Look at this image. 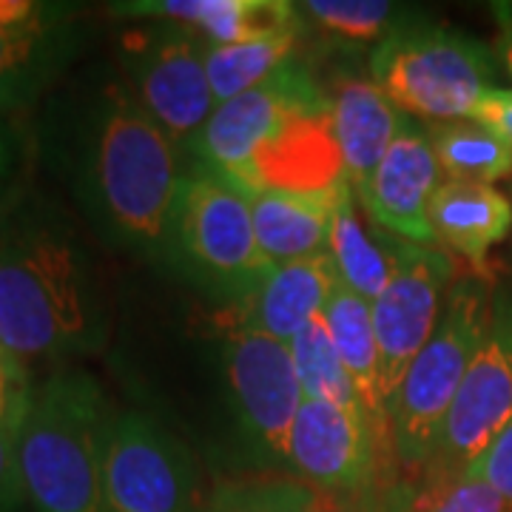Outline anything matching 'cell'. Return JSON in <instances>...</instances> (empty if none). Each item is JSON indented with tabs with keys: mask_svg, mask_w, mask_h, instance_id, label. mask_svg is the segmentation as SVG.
<instances>
[{
	"mask_svg": "<svg viewBox=\"0 0 512 512\" xmlns=\"http://www.w3.org/2000/svg\"><path fill=\"white\" fill-rule=\"evenodd\" d=\"M40 148L94 234L171 271L185 174L177 143L131 94L120 69L94 66L49 100Z\"/></svg>",
	"mask_w": 512,
	"mask_h": 512,
	"instance_id": "1",
	"label": "cell"
},
{
	"mask_svg": "<svg viewBox=\"0 0 512 512\" xmlns=\"http://www.w3.org/2000/svg\"><path fill=\"white\" fill-rule=\"evenodd\" d=\"M109 339V305L86 242L43 200L0 208V350L26 362L94 356Z\"/></svg>",
	"mask_w": 512,
	"mask_h": 512,
	"instance_id": "2",
	"label": "cell"
},
{
	"mask_svg": "<svg viewBox=\"0 0 512 512\" xmlns=\"http://www.w3.org/2000/svg\"><path fill=\"white\" fill-rule=\"evenodd\" d=\"M111 407L86 370H57L29 390L20 424V473L37 512H109L106 439Z\"/></svg>",
	"mask_w": 512,
	"mask_h": 512,
	"instance_id": "3",
	"label": "cell"
},
{
	"mask_svg": "<svg viewBox=\"0 0 512 512\" xmlns=\"http://www.w3.org/2000/svg\"><path fill=\"white\" fill-rule=\"evenodd\" d=\"M493 313L484 276L470 274L453 282L439 328L407 367L396 396L387 404L393 453L407 470H419L421 476L430 470L444 419L487 339Z\"/></svg>",
	"mask_w": 512,
	"mask_h": 512,
	"instance_id": "4",
	"label": "cell"
},
{
	"mask_svg": "<svg viewBox=\"0 0 512 512\" xmlns=\"http://www.w3.org/2000/svg\"><path fill=\"white\" fill-rule=\"evenodd\" d=\"M370 74L396 109L430 126L470 120L481 97L498 89L493 49L436 26H410L384 37L370 55Z\"/></svg>",
	"mask_w": 512,
	"mask_h": 512,
	"instance_id": "5",
	"label": "cell"
},
{
	"mask_svg": "<svg viewBox=\"0 0 512 512\" xmlns=\"http://www.w3.org/2000/svg\"><path fill=\"white\" fill-rule=\"evenodd\" d=\"M274 268L256 242L245 194L202 165L188 171L174 217L171 271L239 308Z\"/></svg>",
	"mask_w": 512,
	"mask_h": 512,
	"instance_id": "6",
	"label": "cell"
},
{
	"mask_svg": "<svg viewBox=\"0 0 512 512\" xmlns=\"http://www.w3.org/2000/svg\"><path fill=\"white\" fill-rule=\"evenodd\" d=\"M208 40L174 23H148L117 40V69L137 103L183 151L217 111L208 80Z\"/></svg>",
	"mask_w": 512,
	"mask_h": 512,
	"instance_id": "7",
	"label": "cell"
},
{
	"mask_svg": "<svg viewBox=\"0 0 512 512\" xmlns=\"http://www.w3.org/2000/svg\"><path fill=\"white\" fill-rule=\"evenodd\" d=\"M222 370L245 444L268 467L288 470L293 419L305 402L291 345L237 325L225 333Z\"/></svg>",
	"mask_w": 512,
	"mask_h": 512,
	"instance_id": "8",
	"label": "cell"
},
{
	"mask_svg": "<svg viewBox=\"0 0 512 512\" xmlns=\"http://www.w3.org/2000/svg\"><path fill=\"white\" fill-rule=\"evenodd\" d=\"M103 473L109 512H202L205 507L191 453L146 413L111 416Z\"/></svg>",
	"mask_w": 512,
	"mask_h": 512,
	"instance_id": "9",
	"label": "cell"
},
{
	"mask_svg": "<svg viewBox=\"0 0 512 512\" xmlns=\"http://www.w3.org/2000/svg\"><path fill=\"white\" fill-rule=\"evenodd\" d=\"M86 12L63 0H0V117L32 109L83 55Z\"/></svg>",
	"mask_w": 512,
	"mask_h": 512,
	"instance_id": "10",
	"label": "cell"
},
{
	"mask_svg": "<svg viewBox=\"0 0 512 512\" xmlns=\"http://www.w3.org/2000/svg\"><path fill=\"white\" fill-rule=\"evenodd\" d=\"M453 282L456 265L450 254L399 239L393 276L370 302L384 404L396 396L407 367L439 328Z\"/></svg>",
	"mask_w": 512,
	"mask_h": 512,
	"instance_id": "11",
	"label": "cell"
},
{
	"mask_svg": "<svg viewBox=\"0 0 512 512\" xmlns=\"http://www.w3.org/2000/svg\"><path fill=\"white\" fill-rule=\"evenodd\" d=\"M325 106H330V97L313 83L311 74L288 63L256 89L217 106L188 151L197 165L237 185L256 148L291 120Z\"/></svg>",
	"mask_w": 512,
	"mask_h": 512,
	"instance_id": "12",
	"label": "cell"
},
{
	"mask_svg": "<svg viewBox=\"0 0 512 512\" xmlns=\"http://www.w3.org/2000/svg\"><path fill=\"white\" fill-rule=\"evenodd\" d=\"M512 421V308L498 305L487 339L458 387L427 473L464 476ZM424 473V476H427Z\"/></svg>",
	"mask_w": 512,
	"mask_h": 512,
	"instance_id": "13",
	"label": "cell"
},
{
	"mask_svg": "<svg viewBox=\"0 0 512 512\" xmlns=\"http://www.w3.org/2000/svg\"><path fill=\"white\" fill-rule=\"evenodd\" d=\"M384 444L365 416L305 399L293 419L288 470L322 493H365L379 476Z\"/></svg>",
	"mask_w": 512,
	"mask_h": 512,
	"instance_id": "14",
	"label": "cell"
},
{
	"mask_svg": "<svg viewBox=\"0 0 512 512\" xmlns=\"http://www.w3.org/2000/svg\"><path fill=\"white\" fill-rule=\"evenodd\" d=\"M441 168L427 128L407 120L384 160L356 194L370 220L413 245H433L430 200L439 191Z\"/></svg>",
	"mask_w": 512,
	"mask_h": 512,
	"instance_id": "15",
	"label": "cell"
},
{
	"mask_svg": "<svg viewBox=\"0 0 512 512\" xmlns=\"http://www.w3.org/2000/svg\"><path fill=\"white\" fill-rule=\"evenodd\" d=\"M348 180L333 131V109L311 111L282 126L256 148L237 188L248 191H330Z\"/></svg>",
	"mask_w": 512,
	"mask_h": 512,
	"instance_id": "16",
	"label": "cell"
},
{
	"mask_svg": "<svg viewBox=\"0 0 512 512\" xmlns=\"http://www.w3.org/2000/svg\"><path fill=\"white\" fill-rule=\"evenodd\" d=\"M106 9L117 20L194 29L208 46H234L293 32L302 20V6L288 0H123Z\"/></svg>",
	"mask_w": 512,
	"mask_h": 512,
	"instance_id": "17",
	"label": "cell"
},
{
	"mask_svg": "<svg viewBox=\"0 0 512 512\" xmlns=\"http://www.w3.org/2000/svg\"><path fill=\"white\" fill-rule=\"evenodd\" d=\"M339 285L342 276L330 251L276 265L262 288L239 305V325L291 345L296 333L325 311Z\"/></svg>",
	"mask_w": 512,
	"mask_h": 512,
	"instance_id": "18",
	"label": "cell"
},
{
	"mask_svg": "<svg viewBox=\"0 0 512 512\" xmlns=\"http://www.w3.org/2000/svg\"><path fill=\"white\" fill-rule=\"evenodd\" d=\"M330 109L336 143L345 160V177L350 188L359 191L379 168L407 117L387 100V94L373 80L359 77L336 80L330 94Z\"/></svg>",
	"mask_w": 512,
	"mask_h": 512,
	"instance_id": "19",
	"label": "cell"
},
{
	"mask_svg": "<svg viewBox=\"0 0 512 512\" xmlns=\"http://www.w3.org/2000/svg\"><path fill=\"white\" fill-rule=\"evenodd\" d=\"M348 183V180H345ZM342 183V185H345ZM342 185L316 194L299 191H248L256 242L274 265L330 251L333 214Z\"/></svg>",
	"mask_w": 512,
	"mask_h": 512,
	"instance_id": "20",
	"label": "cell"
},
{
	"mask_svg": "<svg viewBox=\"0 0 512 512\" xmlns=\"http://www.w3.org/2000/svg\"><path fill=\"white\" fill-rule=\"evenodd\" d=\"M430 225L450 254L481 274L487 254L512 231V205L493 185L447 180L430 200Z\"/></svg>",
	"mask_w": 512,
	"mask_h": 512,
	"instance_id": "21",
	"label": "cell"
},
{
	"mask_svg": "<svg viewBox=\"0 0 512 512\" xmlns=\"http://www.w3.org/2000/svg\"><path fill=\"white\" fill-rule=\"evenodd\" d=\"M322 319L328 325L333 348L356 384V393L365 404L367 419L387 450L390 419H387V404L382 399V382H379V348H376V333H373L370 302L350 291L348 285H339L328 299ZM390 447H393V441H390Z\"/></svg>",
	"mask_w": 512,
	"mask_h": 512,
	"instance_id": "22",
	"label": "cell"
},
{
	"mask_svg": "<svg viewBox=\"0 0 512 512\" xmlns=\"http://www.w3.org/2000/svg\"><path fill=\"white\" fill-rule=\"evenodd\" d=\"M396 245L399 239L390 237L387 231L384 234L367 231V225L359 217L353 188L350 183L342 185L333 214V231H330V256L342 276V285H348L350 291L373 302L393 276Z\"/></svg>",
	"mask_w": 512,
	"mask_h": 512,
	"instance_id": "23",
	"label": "cell"
},
{
	"mask_svg": "<svg viewBox=\"0 0 512 512\" xmlns=\"http://www.w3.org/2000/svg\"><path fill=\"white\" fill-rule=\"evenodd\" d=\"M441 174L453 183L493 185L512 171V143L478 120H453L427 128Z\"/></svg>",
	"mask_w": 512,
	"mask_h": 512,
	"instance_id": "24",
	"label": "cell"
},
{
	"mask_svg": "<svg viewBox=\"0 0 512 512\" xmlns=\"http://www.w3.org/2000/svg\"><path fill=\"white\" fill-rule=\"evenodd\" d=\"M296 46H299V29L251 40V43L208 46L205 66H208V80H211L217 106L234 100L239 94L251 92L268 77H274L282 66L293 63L291 57Z\"/></svg>",
	"mask_w": 512,
	"mask_h": 512,
	"instance_id": "25",
	"label": "cell"
},
{
	"mask_svg": "<svg viewBox=\"0 0 512 512\" xmlns=\"http://www.w3.org/2000/svg\"><path fill=\"white\" fill-rule=\"evenodd\" d=\"M291 356L305 399L336 404L348 413L367 419L365 404L356 393V384L350 379L348 367L342 365L339 353L333 348V339H330L322 313H316L311 322L296 333V339L291 342Z\"/></svg>",
	"mask_w": 512,
	"mask_h": 512,
	"instance_id": "26",
	"label": "cell"
},
{
	"mask_svg": "<svg viewBox=\"0 0 512 512\" xmlns=\"http://www.w3.org/2000/svg\"><path fill=\"white\" fill-rule=\"evenodd\" d=\"M202 512H330L325 493L288 476L242 478L222 484Z\"/></svg>",
	"mask_w": 512,
	"mask_h": 512,
	"instance_id": "27",
	"label": "cell"
},
{
	"mask_svg": "<svg viewBox=\"0 0 512 512\" xmlns=\"http://www.w3.org/2000/svg\"><path fill=\"white\" fill-rule=\"evenodd\" d=\"M302 15L316 20L330 35L359 43L396 35L404 29L399 20L407 18L399 6L387 0H311L302 3Z\"/></svg>",
	"mask_w": 512,
	"mask_h": 512,
	"instance_id": "28",
	"label": "cell"
},
{
	"mask_svg": "<svg viewBox=\"0 0 512 512\" xmlns=\"http://www.w3.org/2000/svg\"><path fill=\"white\" fill-rule=\"evenodd\" d=\"M410 512H512L510 504L476 473L439 476L427 473L419 490L413 487Z\"/></svg>",
	"mask_w": 512,
	"mask_h": 512,
	"instance_id": "29",
	"label": "cell"
},
{
	"mask_svg": "<svg viewBox=\"0 0 512 512\" xmlns=\"http://www.w3.org/2000/svg\"><path fill=\"white\" fill-rule=\"evenodd\" d=\"M29 396L18 404V410L0 424V512H18V507L26 498L23 487V473H20V424L26 413Z\"/></svg>",
	"mask_w": 512,
	"mask_h": 512,
	"instance_id": "30",
	"label": "cell"
},
{
	"mask_svg": "<svg viewBox=\"0 0 512 512\" xmlns=\"http://www.w3.org/2000/svg\"><path fill=\"white\" fill-rule=\"evenodd\" d=\"M467 473H476V476L484 478L512 510V421L507 424V430L493 441V447L478 458Z\"/></svg>",
	"mask_w": 512,
	"mask_h": 512,
	"instance_id": "31",
	"label": "cell"
},
{
	"mask_svg": "<svg viewBox=\"0 0 512 512\" xmlns=\"http://www.w3.org/2000/svg\"><path fill=\"white\" fill-rule=\"evenodd\" d=\"M20 140L15 128L9 126L6 117H0V208L18 194V174H20Z\"/></svg>",
	"mask_w": 512,
	"mask_h": 512,
	"instance_id": "32",
	"label": "cell"
},
{
	"mask_svg": "<svg viewBox=\"0 0 512 512\" xmlns=\"http://www.w3.org/2000/svg\"><path fill=\"white\" fill-rule=\"evenodd\" d=\"M29 390L32 387L26 384L23 367L6 353H0V424L18 410V404L29 396Z\"/></svg>",
	"mask_w": 512,
	"mask_h": 512,
	"instance_id": "33",
	"label": "cell"
},
{
	"mask_svg": "<svg viewBox=\"0 0 512 512\" xmlns=\"http://www.w3.org/2000/svg\"><path fill=\"white\" fill-rule=\"evenodd\" d=\"M473 120L501 131L512 143V89H493L484 94L473 111Z\"/></svg>",
	"mask_w": 512,
	"mask_h": 512,
	"instance_id": "34",
	"label": "cell"
},
{
	"mask_svg": "<svg viewBox=\"0 0 512 512\" xmlns=\"http://www.w3.org/2000/svg\"><path fill=\"white\" fill-rule=\"evenodd\" d=\"M495 60L504 66L512 80V23H498V40H495Z\"/></svg>",
	"mask_w": 512,
	"mask_h": 512,
	"instance_id": "35",
	"label": "cell"
},
{
	"mask_svg": "<svg viewBox=\"0 0 512 512\" xmlns=\"http://www.w3.org/2000/svg\"><path fill=\"white\" fill-rule=\"evenodd\" d=\"M410 495H413V487H402V490H390L387 501L384 504H376L370 510H359V512H410Z\"/></svg>",
	"mask_w": 512,
	"mask_h": 512,
	"instance_id": "36",
	"label": "cell"
},
{
	"mask_svg": "<svg viewBox=\"0 0 512 512\" xmlns=\"http://www.w3.org/2000/svg\"><path fill=\"white\" fill-rule=\"evenodd\" d=\"M493 15L498 23H512V3H493Z\"/></svg>",
	"mask_w": 512,
	"mask_h": 512,
	"instance_id": "37",
	"label": "cell"
},
{
	"mask_svg": "<svg viewBox=\"0 0 512 512\" xmlns=\"http://www.w3.org/2000/svg\"><path fill=\"white\" fill-rule=\"evenodd\" d=\"M0 353H3V350H0Z\"/></svg>",
	"mask_w": 512,
	"mask_h": 512,
	"instance_id": "38",
	"label": "cell"
}]
</instances>
